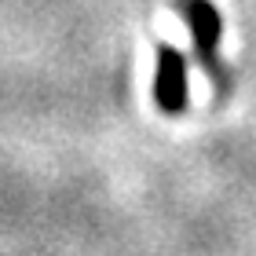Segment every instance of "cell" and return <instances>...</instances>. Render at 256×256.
<instances>
[{"instance_id":"cell-1","label":"cell","mask_w":256,"mask_h":256,"mask_svg":"<svg viewBox=\"0 0 256 256\" xmlns=\"http://www.w3.org/2000/svg\"><path fill=\"white\" fill-rule=\"evenodd\" d=\"M158 99L165 110L183 106V62L176 52L161 55V77H158Z\"/></svg>"},{"instance_id":"cell-2","label":"cell","mask_w":256,"mask_h":256,"mask_svg":"<svg viewBox=\"0 0 256 256\" xmlns=\"http://www.w3.org/2000/svg\"><path fill=\"white\" fill-rule=\"evenodd\" d=\"M190 18L198 30V48H202V59L212 62V44H216V11L208 4H190Z\"/></svg>"}]
</instances>
